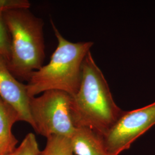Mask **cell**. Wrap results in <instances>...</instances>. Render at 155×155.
<instances>
[{
    "label": "cell",
    "mask_w": 155,
    "mask_h": 155,
    "mask_svg": "<svg viewBox=\"0 0 155 155\" xmlns=\"http://www.w3.org/2000/svg\"><path fill=\"white\" fill-rule=\"evenodd\" d=\"M71 97L75 127H87L104 137L124 112L115 102L105 78L90 51L83 61L77 93Z\"/></svg>",
    "instance_id": "obj_1"
},
{
    "label": "cell",
    "mask_w": 155,
    "mask_h": 155,
    "mask_svg": "<svg viewBox=\"0 0 155 155\" xmlns=\"http://www.w3.org/2000/svg\"><path fill=\"white\" fill-rule=\"evenodd\" d=\"M58 46L49 63L34 71L26 84L30 98L48 90H61L73 96L77 93L85 57L94 43H72L65 39L51 21Z\"/></svg>",
    "instance_id": "obj_2"
},
{
    "label": "cell",
    "mask_w": 155,
    "mask_h": 155,
    "mask_svg": "<svg viewBox=\"0 0 155 155\" xmlns=\"http://www.w3.org/2000/svg\"><path fill=\"white\" fill-rule=\"evenodd\" d=\"M29 9H11L3 13L11 37L8 68L16 78L27 82L34 71L43 67L45 58L44 22Z\"/></svg>",
    "instance_id": "obj_3"
},
{
    "label": "cell",
    "mask_w": 155,
    "mask_h": 155,
    "mask_svg": "<svg viewBox=\"0 0 155 155\" xmlns=\"http://www.w3.org/2000/svg\"><path fill=\"white\" fill-rule=\"evenodd\" d=\"M71 97L63 91L48 90L31 98L34 130L46 138L52 136L71 137L76 129L71 114Z\"/></svg>",
    "instance_id": "obj_4"
},
{
    "label": "cell",
    "mask_w": 155,
    "mask_h": 155,
    "mask_svg": "<svg viewBox=\"0 0 155 155\" xmlns=\"http://www.w3.org/2000/svg\"><path fill=\"white\" fill-rule=\"evenodd\" d=\"M155 125V102L141 108L124 111L105 137L112 155L130 148L133 142Z\"/></svg>",
    "instance_id": "obj_5"
},
{
    "label": "cell",
    "mask_w": 155,
    "mask_h": 155,
    "mask_svg": "<svg viewBox=\"0 0 155 155\" xmlns=\"http://www.w3.org/2000/svg\"><path fill=\"white\" fill-rule=\"evenodd\" d=\"M0 98L13 107L22 121L33 127L29 97L26 84L19 82L8 68L7 61L0 55Z\"/></svg>",
    "instance_id": "obj_6"
},
{
    "label": "cell",
    "mask_w": 155,
    "mask_h": 155,
    "mask_svg": "<svg viewBox=\"0 0 155 155\" xmlns=\"http://www.w3.org/2000/svg\"><path fill=\"white\" fill-rule=\"evenodd\" d=\"M76 155H112L109 151L104 136L87 127H76L70 137Z\"/></svg>",
    "instance_id": "obj_7"
},
{
    "label": "cell",
    "mask_w": 155,
    "mask_h": 155,
    "mask_svg": "<svg viewBox=\"0 0 155 155\" xmlns=\"http://www.w3.org/2000/svg\"><path fill=\"white\" fill-rule=\"evenodd\" d=\"M21 121L19 114L13 107L0 98V143L16 148L17 140L12 132L13 125Z\"/></svg>",
    "instance_id": "obj_8"
},
{
    "label": "cell",
    "mask_w": 155,
    "mask_h": 155,
    "mask_svg": "<svg viewBox=\"0 0 155 155\" xmlns=\"http://www.w3.org/2000/svg\"><path fill=\"white\" fill-rule=\"evenodd\" d=\"M41 155H74L70 137L52 136L47 138Z\"/></svg>",
    "instance_id": "obj_9"
},
{
    "label": "cell",
    "mask_w": 155,
    "mask_h": 155,
    "mask_svg": "<svg viewBox=\"0 0 155 155\" xmlns=\"http://www.w3.org/2000/svg\"><path fill=\"white\" fill-rule=\"evenodd\" d=\"M35 135L29 133L26 135L21 143L8 155H41Z\"/></svg>",
    "instance_id": "obj_10"
},
{
    "label": "cell",
    "mask_w": 155,
    "mask_h": 155,
    "mask_svg": "<svg viewBox=\"0 0 155 155\" xmlns=\"http://www.w3.org/2000/svg\"><path fill=\"white\" fill-rule=\"evenodd\" d=\"M4 11L0 9V55L8 63L11 56V37L4 19Z\"/></svg>",
    "instance_id": "obj_11"
},
{
    "label": "cell",
    "mask_w": 155,
    "mask_h": 155,
    "mask_svg": "<svg viewBox=\"0 0 155 155\" xmlns=\"http://www.w3.org/2000/svg\"><path fill=\"white\" fill-rule=\"evenodd\" d=\"M31 3L28 0H0V9L8 10L16 8H29Z\"/></svg>",
    "instance_id": "obj_12"
},
{
    "label": "cell",
    "mask_w": 155,
    "mask_h": 155,
    "mask_svg": "<svg viewBox=\"0 0 155 155\" xmlns=\"http://www.w3.org/2000/svg\"><path fill=\"white\" fill-rule=\"evenodd\" d=\"M13 150L9 147L0 143V155H8Z\"/></svg>",
    "instance_id": "obj_13"
}]
</instances>
